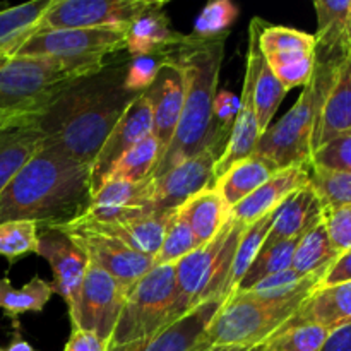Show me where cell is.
<instances>
[{
	"label": "cell",
	"instance_id": "6da1fadb",
	"mask_svg": "<svg viewBox=\"0 0 351 351\" xmlns=\"http://www.w3.org/2000/svg\"><path fill=\"white\" fill-rule=\"evenodd\" d=\"M129 58L71 82L40 115L45 146L93 167L103 143L136 96L125 88Z\"/></svg>",
	"mask_w": 351,
	"mask_h": 351
},
{
	"label": "cell",
	"instance_id": "7a4b0ae2",
	"mask_svg": "<svg viewBox=\"0 0 351 351\" xmlns=\"http://www.w3.org/2000/svg\"><path fill=\"white\" fill-rule=\"evenodd\" d=\"M91 167L41 147L0 192V223L33 221L57 228L81 218L91 199Z\"/></svg>",
	"mask_w": 351,
	"mask_h": 351
},
{
	"label": "cell",
	"instance_id": "3957f363",
	"mask_svg": "<svg viewBox=\"0 0 351 351\" xmlns=\"http://www.w3.org/2000/svg\"><path fill=\"white\" fill-rule=\"evenodd\" d=\"M223 53L225 40L197 41L192 34L191 41L178 50L173 62H178L184 71V106L173 139L161 156L153 178L201 153L208 144Z\"/></svg>",
	"mask_w": 351,
	"mask_h": 351
},
{
	"label": "cell",
	"instance_id": "277c9868",
	"mask_svg": "<svg viewBox=\"0 0 351 351\" xmlns=\"http://www.w3.org/2000/svg\"><path fill=\"white\" fill-rule=\"evenodd\" d=\"M108 62L0 55V130L41 113L71 82L96 74Z\"/></svg>",
	"mask_w": 351,
	"mask_h": 351
},
{
	"label": "cell",
	"instance_id": "5b68a950",
	"mask_svg": "<svg viewBox=\"0 0 351 351\" xmlns=\"http://www.w3.org/2000/svg\"><path fill=\"white\" fill-rule=\"evenodd\" d=\"M341 64L315 62L314 75L298 96L297 103L285 113L283 119L271 123L269 129L261 136L256 153L276 165L278 170L311 165L314 153L312 141L319 115Z\"/></svg>",
	"mask_w": 351,
	"mask_h": 351
},
{
	"label": "cell",
	"instance_id": "8992f818",
	"mask_svg": "<svg viewBox=\"0 0 351 351\" xmlns=\"http://www.w3.org/2000/svg\"><path fill=\"white\" fill-rule=\"evenodd\" d=\"M247 225L230 218L218 235L175 264V317L208 300H226L232 293L230 273L237 245Z\"/></svg>",
	"mask_w": 351,
	"mask_h": 351
},
{
	"label": "cell",
	"instance_id": "52a82bcc",
	"mask_svg": "<svg viewBox=\"0 0 351 351\" xmlns=\"http://www.w3.org/2000/svg\"><path fill=\"white\" fill-rule=\"evenodd\" d=\"M311 295L285 300H264L247 291L232 293L209 324L206 343L209 346L257 348L283 331Z\"/></svg>",
	"mask_w": 351,
	"mask_h": 351
},
{
	"label": "cell",
	"instance_id": "ba28073f",
	"mask_svg": "<svg viewBox=\"0 0 351 351\" xmlns=\"http://www.w3.org/2000/svg\"><path fill=\"white\" fill-rule=\"evenodd\" d=\"M175 300V266H154L127 293L110 348L149 338L168 328L177 321Z\"/></svg>",
	"mask_w": 351,
	"mask_h": 351
},
{
	"label": "cell",
	"instance_id": "9c48e42d",
	"mask_svg": "<svg viewBox=\"0 0 351 351\" xmlns=\"http://www.w3.org/2000/svg\"><path fill=\"white\" fill-rule=\"evenodd\" d=\"M127 27L36 31L17 48L12 57L108 60L127 48Z\"/></svg>",
	"mask_w": 351,
	"mask_h": 351
},
{
	"label": "cell",
	"instance_id": "30bf717a",
	"mask_svg": "<svg viewBox=\"0 0 351 351\" xmlns=\"http://www.w3.org/2000/svg\"><path fill=\"white\" fill-rule=\"evenodd\" d=\"M154 3L156 0H53L36 31L127 27Z\"/></svg>",
	"mask_w": 351,
	"mask_h": 351
},
{
	"label": "cell",
	"instance_id": "8fae6325",
	"mask_svg": "<svg viewBox=\"0 0 351 351\" xmlns=\"http://www.w3.org/2000/svg\"><path fill=\"white\" fill-rule=\"evenodd\" d=\"M129 290L106 271L89 263L77 307L71 317L72 329L88 331L110 345Z\"/></svg>",
	"mask_w": 351,
	"mask_h": 351
},
{
	"label": "cell",
	"instance_id": "7c38bea8",
	"mask_svg": "<svg viewBox=\"0 0 351 351\" xmlns=\"http://www.w3.org/2000/svg\"><path fill=\"white\" fill-rule=\"evenodd\" d=\"M221 154L211 146L153 178L151 211H175L185 201L206 189L215 187L216 161Z\"/></svg>",
	"mask_w": 351,
	"mask_h": 351
},
{
	"label": "cell",
	"instance_id": "4fadbf2b",
	"mask_svg": "<svg viewBox=\"0 0 351 351\" xmlns=\"http://www.w3.org/2000/svg\"><path fill=\"white\" fill-rule=\"evenodd\" d=\"M36 254L50 264L55 274L51 283L53 291L64 298L69 317H72L89 267L88 254L69 233L57 228L40 230V245Z\"/></svg>",
	"mask_w": 351,
	"mask_h": 351
},
{
	"label": "cell",
	"instance_id": "5bb4252c",
	"mask_svg": "<svg viewBox=\"0 0 351 351\" xmlns=\"http://www.w3.org/2000/svg\"><path fill=\"white\" fill-rule=\"evenodd\" d=\"M173 211L146 213L139 216H123L112 219H86L77 218L67 225L57 226L64 232H95L99 235L112 237L125 243L143 256L153 257L160 250Z\"/></svg>",
	"mask_w": 351,
	"mask_h": 351
},
{
	"label": "cell",
	"instance_id": "9a60e30c",
	"mask_svg": "<svg viewBox=\"0 0 351 351\" xmlns=\"http://www.w3.org/2000/svg\"><path fill=\"white\" fill-rule=\"evenodd\" d=\"M149 136H153V110L149 99L143 93L130 101L103 143L91 167V191L95 192L101 185L105 175L123 153Z\"/></svg>",
	"mask_w": 351,
	"mask_h": 351
},
{
	"label": "cell",
	"instance_id": "2e32d148",
	"mask_svg": "<svg viewBox=\"0 0 351 351\" xmlns=\"http://www.w3.org/2000/svg\"><path fill=\"white\" fill-rule=\"evenodd\" d=\"M64 232V230H62ZM84 249L89 263L106 271L127 290L154 267L153 257L136 252L125 243L95 232H65Z\"/></svg>",
	"mask_w": 351,
	"mask_h": 351
},
{
	"label": "cell",
	"instance_id": "e0dca14e",
	"mask_svg": "<svg viewBox=\"0 0 351 351\" xmlns=\"http://www.w3.org/2000/svg\"><path fill=\"white\" fill-rule=\"evenodd\" d=\"M223 302L225 300L204 302L154 336L115 346L108 351H201L208 348L206 332Z\"/></svg>",
	"mask_w": 351,
	"mask_h": 351
},
{
	"label": "cell",
	"instance_id": "ac0fdd59",
	"mask_svg": "<svg viewBox=\"0 0 351 351\" xmlns=\"http://www.w3.org/2000/svg\"><path fill=\"white\" fill-rule=\"evenodd\" d=\"M184 71H182L180 64L173 60H168L161 65L154 81L144 91L151 103V110H153V136L160 144L161 156L167 153L175 130H177L182 106H184Z\"/></svg>",
	"mask_w": 351,
	"mask_h": 351
},
{
	"label": "cell",
	"instance_id": "d6986e66",
	"mask_svg": "<svg viewBox=\"0 0 351 351\" xmlns=\"http://www.w3.org/2000/svg\"><path fill=\"white\" fill-rule=\"evenodd\" d=\"M254 77H256V62H254L252 51L247 48V64L245 74H243V86L240 93V106L237 113L235 123L230 132L228 143L219 160L216 161L215 175L216 178L221 177L233 163L256 153L257 143L261 139L259 125H257L256 105H254Z\"/></svg>",
	"mask_w": 351,
	"mask_h": 351
},
{
	"label": "cell",
	"instance_id": "ffe728a7",
	"mask_svg": "<svg viewBox=\"0 0 351 351\" xmlns=\"http://www.w3.org/2000/svg\"><path fill=\"white\" fill-rule=\"evenodd\" d=\"M167 2L156 0L151 9L144 10L127 27V48L130 58L147 55H175L191 41V34L178 33L171 27V21L165 12Z\"/></svg>",
	"mask_w": 351,
	"mask_h": 351
},
{
	"label": "cell",
	"instance_id": "44dd1931",
	"mask_svg": "<svg viewBox=\"0 0 351 351\" xmlns=\"http://www.w3.org/2000/svg\"><path fill=\"white\" fill-rule=\"evenodd\" d=\"M153 178L141 182H106L89 199V206L81 218L112 219L139 216L151 211Z\"/></svg>",
	"mask_w": 351,
	"mask_h": 351
},
{
	"label": "cell",
	"instance_id": "7402d4cb",
	"mask_svg": "<svg viewBox=\"0 0 351 351\" xmlns=\"http://www.w3.org/2000/svg\"><path fill=\"white\" fill-rule=\"evenodd\" d=\"M315 62L341 64L351 53V0H315Z\"/></svg>",
	"mask_w": 351,
	"mask_h": 351
},
{
	"label": "cell",
	"instance_id": "603a6c76",
	"mask_svg": "<svg viewBox=\"0 0 351 351\" xmlns=\"http://www.w3.org/2000/svg\"><path fill=\"white\" fill-rule=\"evenodd\" d=\"M41 113L23 117L0 130V192L43 147L45 132L40 127Z\"/></svg>",
	"mask_w": 351,
	"mask_h": 351
},
{
	"label": "cell",
	"instance_id": "cb8c5ba5",
	"mask_svg": "<svg viewBox=\"0 0 351 351\" xmlns=\"http://www.w3.org/2000/svg\"><path fill=\"white\" fill-rule=\"evenodd\" d=\"M308 184V167H290L278 170L269 180L264 182L256 192L230 209V218L243 225H252L263 216L269 215L278 206Z\"/></svg>",
	"mask_w": 351,
	"mask_h": 351
},
{
	"label": "cell",
	"instance_id": "d4e9b609",
	"mask_svg": "<svg viewBox=\"0 0 351 351\" xmlns=\"http://www.w3.org/2000/svg\"><path fill=\"white\" fill-rule=\"evenodd\" d=\"M322 202L311 184L288 195L273 211L269 235L266 242L300 240L322 219Z\"/></svg>",
	"mask_w": 351,
	"mask_h": 351
},
{
	"label": "cell",
	"instance_id": "484cf974",
	"mask_svg": "<svg viewBox=\"0 0 351 351\" xmlns=\"http://www.w3.org/2000/svg\"><path fill=\"white\" fill-rule=\"evenodd\" d=\"M302 324L322 326L329 332L351 324V281L315 288L283 329Z\"/></svg>",
	"mask_w": 351,
	"mask_h": 351
},
{
	"label": "cell",
	"instance_id": "4316f807",
	"mask_svg": "<svg viewBox=\"0 0 351 351\" xmlns=\"http://www.w3.org/2000/svg\"><path fill=\"white\" fill-rule=\"evenodd\" d=\"M346 130H351V53L339 65L335 82L322 105L312 151L319 149Z\"/></svg>",
	"mask_w": 351,
	"mask_h": 351
},
{
	"label": "cell",
	"instance_id": "83f0119b",
	"mask_svg": "<svg viewBox=\"0 0 351 351\" xmlns=\"http://www.w3.org/2000/svg\"><path fill=\"white\" fill-rule=\"evenodd\" d=\"M276 171V165L254 153L252 156L233 163L221 177L216 178L215 189L219 192L226 206L232 209L240 201L249 197L252 192H256Z\"/></svg>",
	"mask_w": 351,
	"mask_h": 351
},
{
	"label": "cell",
	"instance_id": "f1b7e54d",
	"mask_svg": "<svg viewBox=\"0 0 351 351\" xmlns=\"http://www.w3.org/2000/svg\"><path fill=\"white\" fill-rule=\"evenodd\" d=\"M178 211L187 219L199 247L211 242L230 219V208L215 187L192 195Z\"/></svg>",
	"mask_w": 351,
	"mask_h": 351
},
{
	"label": "cell",
	"instance_id": "f546056e",
	"mask_svg": "<svg viewBox=\"0 0 351 351\" xmlns=\"http://www.w3.org/2000/svg\"><path fill=\"white\" fill-rule=\"evenodd\" d=\"M249 50L252 51L254 62H256V77H254V105H256V115H257V125H259V132L263 136L269 125L273 123L274 115H276L278 108H280L281 101L287 96V89L283 88L276 75L267 65L266 58L261 53L259 47H257V36L256 27L250 23L249 26Z\"/></svg>",
	"mask_w": 351,
	"mask_h": 351
},
{
	"label": "cell",
	"instance_id": "4dcf8cb0",
	"mask_svg": "<svg viewBox=\"0 0 351 351\" xmlns=\"http://www.w3.org/2000/svg\"><path fill=\"white\" fill-rule=\"evenodd\" d=\"M53 0H34L0 9V55L12 57L17 48L36 31L38 23Z\"/></svg>",
	"mask_w": 351,
	"mask_h": 351
},
{
	"label": "cell",
	"instance_id": "1f68e13d",
	"mask_svg": "<svg viewBox=\"0 0 351 351\" xmlns=\"http://www.w3.org/2000/svg\"><path fill=\"white\" fill-rule=\"evenodd\" d=\"M338 257L339 254L332 247L321 219L297 242L293 259H291V269L300 276L326 273L338 261Z\"/></svg>",
	"mask_w": 351,
	"mask_h": 351
},
{
	"label": "cell",
	"instance_id": "d6a6232c",
	"mask_svg": "<svg viewBox=\"0 0 351 351\" xmlns=\"http://www.w3.org/2000/svg\"><path fill=\"white\" fill-rule=\"evenodd\" d=\"M160 156V144H158L156 137L149 136L147 139L130 147L113 163V167L101 180V185L106 182H141L146 178H153Z\"/></svg>",
	"mask_w": 351,
	"mask_h": 351
},
{
	"label": "cell",
	"instance_id": "836d02e7",
	"mask_svg": "<svg viewBox=\"0 0 351 351\" xmlns=\"http://www.w3.org/2000/svg\"><path fill=\"white\" fill-rule=\"evenodd\" d=\"M53 285L34 276L29 283L16 288L7 278H0V308L17 324L26 312H41L53 295Z\"/></svg>",
	"mask_w": 351,
	"mask_h": 351
},
{
	"label": "cell",
	"instance_id": "e575fe53",
	"mask_svg": "<svg viewBox=\"0 0 351 351\" xmlns=\"http://www.w3.org/2000/svg\"><path fill=\"white\" fill-rule=\"evenodd\" d=\"M250 23L256 27L257 47L264 57L276 53H290V51H307V53L315 51L314 34L293 29V27L266 23L261 17H254Z\"/></svg>",
	"mask_w": 351,
	"mask_h": 351
},
{
	"label": "cell",
	"instance_id": "d590c367",
	"mask_svg": "<svg viewBox=\"0 0 351 351\" xmlns=\"http://www.w3.org/2000/svg\"><path fill=\"white\" fill-rule=\"evenodd\" d=\"M297 242L298 240H281V242L264 243L263 249L259 250L254 263L250 264L247 273L243 274V278L232 293H235V291H247L254 285L259 283L261 280H264V278L290 269Z\"/></svg>",
	"mask_w": 351,
	"mask_h": 351
},
{
	"label": "cell",
	"instance_id": "8d00e7d4",
	"mask_svg": "<svg viewBox=\"0 0 351 351\" xmlns=\"http://www.w3.org/2000/svg\"><path fill=\"white\" fill-rule=\"evenodd\" d=\"M239 17V7L230 0H211L194 23L192 38L197 41L226 40Z\"/></svg>",
	"mask_w": 351,
	"mask_h": 351
},
{
	"label": "cell",
	"instance_id": "74e56055",
	"mask_svg": "<svg viewBox=\"0 0 351 351\" xmlns=\"http://www.w3.org/2000/svg\"><path fill=\"white\" fill-rule=\"evenodd\" d=\"M271 221H273V213L263 216V218L257 219L256 223L247 226L245 232L240 237L235 257H233L232 273H230V288H232V291L235 290L237 285L240 283L243 274L247 273L250 264H252L254 259L257 257L259 250L263 249V245L266 243V239L267 235H269L271 230Z\"/></svg>",
	"mask_w": 351,
	"mask_h": 351
},
{
	"label": "cell",
	"instance_id": "f35d334b",
	"mask_svg": "<svg viewBox=\"0 0 351 351\" xmlns=\"http://www.w3.org/2000/svg\"><path fill=\"white\" fill-rule=\"evenodd\" d=\"M195 249H199V243L195 240L194 232L189 226L187 219L180 215V211L175 209L160 250L154 256V266H167V264L175 266L178 261L194 252Z\"/></svg>",
	"mask_w": 351,
	"mask_h": 351
},
{
	"label": "cell",
	"instance_id": "ab89813d",
	"mask_svg": "<svg viewBox=\"0 0 351 351\" xmlns=\"http://www.w3.org/2000/svg\"><path fill=\"white\" fill-rule=\"evenodd\" d=\"M264 58H266L269 69L287 91L293 88H305L312 79V75H314V53L290 51V53H276Z\"/></svg>",
	"mask_w": 351,
	"mask_h": 351
},
{
	"label": "cell",
	"instance_id": "60d3db41",
	"mask_svg": "<svg viewBox=\"0 0 351 351\" xmlns=\"http://www.w3.org/2000/svg\"><path fill=\"white\" fill-rule=\"evenodd\" d=\"M308 184L321 199L322 208L351 204V173L308 165Z\"/></svg>",
	"mask_w": 351,
	"mask_h": 351
},
{
	"label": "cell",
	"instance_id": "b9f144b4",
	"mask_svg": "<svg viewBox=\"0 0 351 351\" xmlns=\"http://www.w3.org/2000/svg\"><path fill=\"white\" fill-rule=\"evenodd\" d=\"M40 228L33 221L0 223V256L14 263L27 254H36Z\"/></svg>",
	"mask_w": 351,
	"mask_h": 351
},
{
	"label": "cell",
	"instance_id": "7bdbcfd3",
	"mask_svg": "<svg viewBox=\"0 0 351 351\" xmlns=\"http://www.w3.org/2000/svg\"><path fill=\"white\" fill-rule=\"evenodd\" d=\"M331 332L317 324L283 329L264 345V351H322Z\"/></svg>",
	"mask_w": 351,
	"mask_h": 351
},
{
	"label": "cell",
	"instance_id": "ee69618b",
	"mask_svg": "<svg viewBox=\"0 0 351 351\" xmlns=\"http://www.w3.org/2000/svg\"><path fill=\"white\" fill-rule=\"evenodd\" d=\"M240 96H237L232 91H218L213 101V120L211 130L208 136V144L218 151L219 154L225 151L226 143H228L230 132L235 123L237 113H239Z\"/></svg>",
	"mask_w": 351,
	"mask_h": 351
},
{
	"label": "cell",
	"instance_id": "f6af8a7d",
	"mask_svg": "<svg viewBox=\"0 0 351 351\" xmlns=\"http://www.w3.org/2000/svg\"><path fill=\"white\" fill-rule=\"evenodd\" d=\"M311 165L332 171L351 173V130L339 134L312 154Z\"/></svg>",
	"mask_w": 351,
	"mask_h": 351
},
{
	"label": "cell",
	"instance_id": "bcb514c9",
	"mask_svg": "<svg viewBox=\"0 0 351 351\" xmlns=\"http://www.w3.org/2000/svg\"><path fill=\"white\" fill-rule=\"evenodd\" d=\"M178 53V51H177ZM175 53V55H177ZM175 55H147V57H129L125 72V88L136 95H143L154 77L160 72L161 65L168 60H173Z\"/></svg>",
	"mask_w": 351,
	"mask_h": 351
},
{
	"label": "cell",
	"instance_id": "7dc6e473",
	"mask_svg": "<svg viewBox=\"0 0 351 351\" xmlns=\"http://www.w3.org/2000/svg\"><path fill=\"white\" fill-rule=\"evenodd\" d=\"M322 223L339 256L351 250V204L324 208Z\"/></svg>",
	"mask_w": 351,
	"mask_h": 351
},
{
	"label": "cell",
	"instance_id": "c3c4849f",
	"mask_svg": "<svg viewBox=\"0 0 351 351\" xmlns=\"http://www.w3.org/2000/svg\"><path fill=\"white\" fill-rule=\"evenodd\" d=\"M110 345L96 335L81 329H72L64 351H108Z\"/></svg>",
	"mask_w": 351,
	"mask_h": 351
},
{
	"label": "cell",
	"instance_id": "681fc988",
	"mask_svg": "<svg viewBox=\"0 0 351 351\" xmlns=\"http://www.w3.org/2000/svg\"><path fill=\"white\" fill-rule=\"evenodd\" d=\"M351 281V250L341 254L335 264L326 271L319 287H332V285Z\"/></svg>",
	"mask_w": 351,
	"mask_h": 351
},
{
	"label": "cell",
	"instance_id": "f907efd6",
	"mask_svg": "<svg viewBox=\"0 0 351 351\" xmlns=\"http://www.w3.org/2000/svg\"><path fill=\"white\" fill-rule=\"evenodd\" d=\"M322 351H351V324L332 331Z\"/></svg>",
	"mask_w": 351,
	"mask_h": 351
},
{
	"label": "cell",
	"instance_id": "816d5d0a",
	"mask_svg": "<svg viewBox=\"0 0 351 351\" xmlns=\"http://www.w3.org/2000/svg\"><path fill=\"white\" fill-rule=\"evenodd\" d=\"M14 328H16V331H14L12 339H10L9 346H7V348L3 350V351H40V350L33 348V346H31L29 343H27L26 339H24L23 336H21V332L17 331V329H19V326L14 324Z\"/></svg>",
	"mask_w": 351,
	"mask_h": 351
},
{
	"label": "cell",
	"instance_id": "f5cc1de1",
	"mask_svg": "<svg viewBox=\"0 0 351 351\" xmlns=\"http://www.w3.org/2000/svg\"><path fill=\"white\" fill-rule=\"evenodd\" d=\"M254 348H243V346H208L201 351H252Z\"/></svg>",
	"mask_w": 351,
	"mask_h": 351
},
{
	"label": "cell",
	"instance_id": "db71d44e",
	"mask_svg": "<svg viewBox=\"0 0 351 351\" xmlns=\"http://www.w3.org/2000/svg\"><path fill=\"white\" fill-rule=\"evenodd\" d=\"M252 351H264V345L263 346H257V348H254Z\"/></svg>",
	"mask_w": 351,
	"mask_h": 351
}]
</instances>
